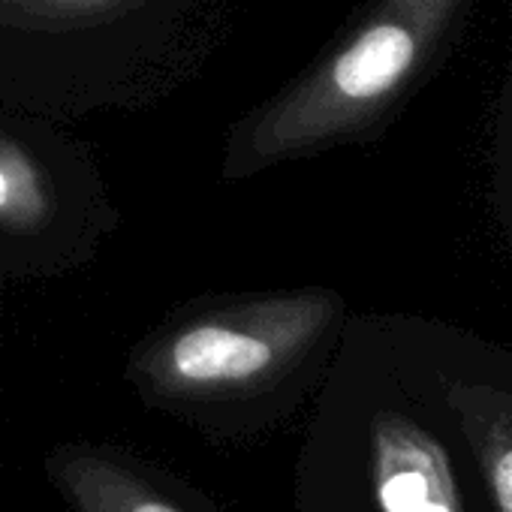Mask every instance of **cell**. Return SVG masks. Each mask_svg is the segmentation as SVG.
Instances as JSON below:
<instances>
[{"instance_id":"obj_7","label":"cell","mask_w":512,"mask_h":512,"mask_svg":"<svg viewBox=\"0 0 512 512\" xmlns=\"http://www.w3.org/2000/svg\"><path fill=\"white\" fill-rule=\"evenodd\" d=\"M82 4H94V0H82Z\"/></svg>"},{"instance_id":"obj_6","label":"cell","mask_w":512,"mask_h":512,"mask_svg":"<svg viewBox=\"0 0 512 512\" xmlns=\"http://www.w3.org/2000/svg\"><path fill=\"white\" fill-rule=\"evenodd\" d=\"M52 214L43 175L16 151L0 148V226L31 232Z\"/></svg>"},{"instance_id":"obj_1","label":"cell","mask_w":512,"mask_h":512,"mask_svg":"<svg viewBox=\"0 0 512 512\" xmlns=\"http://www.w3.org/2000/svg\"><path fill=\"white\" fill-rule=\"evenodd\" d=\"M338 314L326 290L232 302L169 326L136 356V377L166 401L244 398L302 365Z\"/></svg>"},{"instance_id":"obj_4","label":"cell","mask_w":512,"mask_h":512,"mask_svg":"<svg viewBox=\"0 0 512 512\" xmlns=\"http://www.w3.org/2000/svg\"><path fill=\"white\" fill-rule=\"evenodd\" d=\"M49 470L73 512H184L130 464L97 449L67 446Z\"/></svg>"},{"instance_id":"obj_5","label":"cell","mask_w":512,"mask_h":512,"mask_svg":"<svg viewBox=\"0 0 512 512\" xmlns=\"http://www.w3.org/2000/svg\"><path fill=\"white\" fill-rule=\"evenodd\" d=\"M467 434L497 512H512V407L467 413Z\"/></svg>"},{"instance_id":"obj_3","label":"cell","mask_w":512,"mask_h":512,"mask_svg":"<svg viewBox=\"0 0 512 512\" xmlns=\"http://www.w3.org/2000/svg\"><path fill=\"white\" fill-rule=\"evenodd\" d=\"M371 473L380 512H461L443 449L401 416L374 422Z\"/></svg>"},{"instance_id":"obj_2","label":"cell","mask_w":512,"mask_h":512,"mask_svg":"<svg viewBox=\"0 0 512 512\" xmlns=\"http://www.w3.org/2000/svg\"><path fill=\"white\" fill-rule=\"evenodd\" d=\"M413 4L389 0L332 61L269 106L232 148V166L250 172L338 139L383 112L437 37V16L452 0H422L416 10Z\"/></svg>"}]
</instances>
